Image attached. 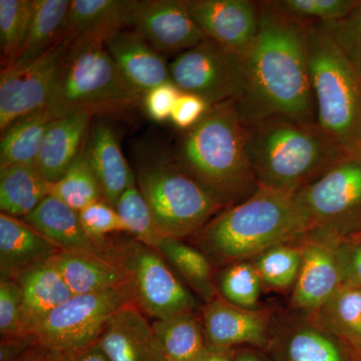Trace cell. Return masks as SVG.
Returning a JSON list of instances; mask_svg holds the SVG:
<instances>
[{"label":"cell","instance_id":"obj_39","mask_svg":"<svg viewBox=\"0 0 361 361\" xmlns=\"http://www.w3.org/2000/svg\"><path fill=\"white\" fill-rule=\"evenodd\" d=\"M78 215L87 235L108 253L110 243L106 237L113 233L128 232L116 209L104 199L85 207Z\"/></svg>","mask_w":361,"mask_h":361},{"label":"cell","instance_id":"obj_36","mask_svg":"<svg viewBox=\"0 0 361 361\" xmlns=\"http://www.w3.org/2000/svg\"><path fill=\"white\" fill-rule=\"evenodd\" d=\"M33 11V0H0L1 68L20 58Z\"/></svg>","mask_w":361,"mask_h":361},{"label":"cell","instance_id":"obj_24","mask_svg":"<svg viewBox=\"0 0 361 361\" xmlns=\"http://www.w3.org/2000/svg\"><path fill=\"white\" fill-rule=\"evenodd\" d=\"M85 149L104 200L116 208L135 175L123 155L115 130L108 123L99 121L90 130Z\"/></svg>","mask_w":361,"mask_h":361},{"label":"cell","instance_id":"obj_18","mask_svg":"<svg viewBox=\"0 0 361 361\" xmlns=\"http://www.w3.org/2000/svg\"><path fill=\"white\" fill-rule=\"evenodd\" d=\"M94 344L110 361H166L153 327L135 303L113 315Z\"/></svg>","mask_w":361,"mask_h":361},{"label":"cell","instance_id":"obj_15","mask_svg":"<svg viewBox=\"0 0 361 361\" xmlns=\"http://www.w3.org/2000/svg\"><path fill=\"white\" fill-rule=\"evenodd\" d=\"M269 344L282 361H350L345 342L312 316L300 313L272 318Z\"/></svg>","mask_w":361,"mask_h":361},{"label":"cell","instance_id":"obj_51","mask_svg":"<svg viewBox=\"0 0 361 361\" xmlns=\"http://www.w3.org/2000/svg\"><path fill=\"white\" fill-rule=\"evenodd\" d=\"M201 360H202V357L200 358V360H194V361H201ZM166 361H167V360H166Z\"/></svg>","mask_w":361,"mask_h":361},{"label":"cell","instance_id":"obj_44","mask_svg":"<svg viewBox=\"0 0 361 361\" xmlns=\"http://www.w3.org/2000/svg\"><path fill=\"white\" fill-rule=\"evenodd\" d=\"M210 106L201 97L182 92L171 121L180 130H190L201 120Z\"/></svg>","mask_w":361,"mask_h":361},{"label":"cell","instance_id":"obj_31","mask_svg":"<svg viewBox=\"0 0 361 361\" xmlns=\"http://www.w3.org/2000/svg\"><path fill=\"white\" fill-rule=\"evenodd\" d=\"M157 250L205 303L218 294L212 263L197 247L179 239L161 238Z\"/></svg>","mask_w":361,"mask_h":361},{"label":"cell","instance_id":"obj_12","mask_svg":"<svg viewBox=\"0 0 361 361\" xmlns=\"http://www.w3.org/2000/svg\"><path fill=\"white\" fill-rule=\"evenodd\" d=\"M70 47V42L63 37L32 63L1 68V133L23 116L47 108Z\"/></svg>","mask_w":361,"mask_h":361},{"label":"cell","instance_id":"obj_26","mask_svg":"<svg viewBox=\"0 0 361 361\" xmlns=\"http://www.w3.org/2000/svg\"><path fill=\"white\" fill-rule=\"evenodd\" d=\"M52 259L73 295L97 293L130 282L116 261L92 252L61 251Z\"/></svg>","mask_w":361,"mask_h":361},{"label":"cell","instance_id":"obj_21","mask_svg":"<svg viewBox=\"0 0 361 361\" xmlns=\"http://www.w3.org/2000/svg\"><path fill=\"white\" fill-rule=\"evenodd\" d=\"M94 114L77 110L54 121L44 135L37 168L51 184L58 182L80 155Z\"/></svg>","mask_w":361,"mask_h":361},{"label":"cell","instance_id":"obj_50","mask_svg":"<svg viewBox=\"0 0 361 361\" xmlns=\"http://www.w3.org/2000/svg\"><path fill=\"white\" fill-rule=\"evenodd\" d=\"M355 351H357L358 353V355H360V357H361V346H360V348H358L357 349H356Z\"/></svg>","mask_w":361,"mask_h":361},{"label":"cell","instance_id":"obj_43","mask_svg":"<svg viewBox=\"0 0 361 361\" xmlns=\"http://www.w3.org/2000/svg\"><path fill=\"white\" fill-rule=\"evenodd\" d=\"M342 285L361 288V242L345 240L336 244Z\"/></svg>","mask_w":361,"mask_h":361},{"label":"cell","instance_id":"obj_28","mask_svg":"<svg viewBox=\"0 0 361 361\" xmlns=\"http://www.w3.org/2000/svg\"><path fill=\"white\" fill-rule=\"evenodd\" d=\"M66 115L44 108L23 116L1 133L0 166L37 164L40 147L51 123Z\"/></svg>","mask_w":361,"mask_h":361},{"label":"cell","instance_id":"obj_42","mask_svg":"<svg viewBox=\"0 0 361 361\" xmlns=\"http://www.w3.org/2000/svg\"><path fill=\"white\" fill-rule=\"evenodd\" d=\"M180 92L172 80L157 85L147 92L142 104L149 118L160 123L171 120Z\"/></svg>","mask_w":361,"mask_h":361},{"label":"cell","instance_id":"obj_29","mask_svg":"<svg viewBox=\"0 0 361 361\" xmlns=\"http://www.w3.org/2000/svg\"><path fill=\"white\" fill-rule=\"evenodd\" d=\"M152 327L167 361L200 360L208 346L202 320L194 310L156 319Z\"/></svg>","mask_w":361,"mask_h":361},{"label":"cell","instance_id":"obj_1","mask_svg":"<svg viewBox=\"0 0 361 361\" xmlns=\"http://www.w3.org/2000/svg\"><path fill=\"white\" fill-rule=\"evenodd\" d=\"M260 2L255 42L244 59L245 92L237 106L245 125L272 116L316 123L308 66L310 23L296 20L271 1Z\"/></svg>","mask_w":361,"mask_h":361},{"label":"cell","instance_id":"obj_35","mask_svg":"<svg viewBox=\"0 0 361 361\" xmlns=\"http://www.w3.org/2000/svg\"><path fill=\"white\" fill-rule=\"evenodd\" d=\"M219 296L245 310H257L263 284L251 261L232 263L215 275Z\"/></svg>","mask_w":361,"mask_h":361},{"label":"cell","instance_id":"obj_13","mask_svg":"<svg viewBox=\"0 0 361 361\" xmlns=\"http://www.w3.org/2000/svg\"><path fill=\"white\" fill-rule=\"evenodd\" d=\"M129 28L161 54H182L208 39L184 0L135 1Z\"/></svg>","mask_w":361,"mask_h":361},{"label":"cell","instance_id":"obj_5","mask_svg":"<svg viewBox=\"0 0 361 361\" xmlns=\"http://www.w3.org/2000/svg\"><path fill=\"white\" fill-rule=\"evenodd\" d=\"M308 66L316 123L348 157L361 158V77L325 23H310Z\"/></svg>","mask_w":361,"mask_h":361},{"label":"cell","instance_id":"obj_22","mask_svg":"<svg viewBox=\"0 0 361 361\" xmlns=\"http://www.w3.org/2000/svg\"><path fill=\"white\" fill-rule=\"evenodd\" d=\"M135 1L71 0L63 37L71 44L104 42L116 30L129 27Z\"/></svg>","mask_w":361,"mask_h":361},{"label":"cell","instance_id":"obj_16","mask_svg":"<svg viewBox=\"0 0 361 361\" xmlns=\"http://www.w3.org/2000/svg\"><path fill=\"white\" fill-rule=\"evenodd\" d=\"M337 243L302 240V263L290 298V308L294 312L314 315L342 286Z\"/></svg>","mask_w":361,"mask_h":361},{"label":"cell","instance_id":"obj_23","mask_svg":"<svg viewBox=\"0 0 361 361\" xmlns=\"http://www.w3.org/2000/svg\"><path fill=\"white\" fill-rule=\"evenodd\" d=\"M61 252L23 220L0 214L1 277L16 279L33 266L42 264Z\"/></svg>","mask_w":361,"mask_h":361},{"label":"cell","instance_id":"obj_45","mask_svg":"<svg viewBox=\"0 0 361 361\" xmlns=\"http://www.w3.org/2000/svg\"><path fill=\"white\" fill-rule=\"evenodd\" d=\"M49 355L52 361H110L96 344L77 353L61 355Z\"/></svg>","mask_w":361,"mask_h":361},{"label":"cell","instance_id":"obj_19","mask_svg":"<svg viewBox=\"0 0 361 361\" xmlns=\"http://www.w3.org/2000/svg\"><path fill=\"white\" fill-rule=\"evenodd\" d=\"M104 44L123 77L142 96L157 85L172 80L170 68L161 52L132 28L116 30Z\"/></svg>","mask_w":361,"mask_h":361},{"label":"cell","instance_id":"obj_33","mask_svg":"<svg viewBox=\"0 0 361 361\" xmlns=\"http://www.w3.org/2000/svg\"><path fill=\"white\" fill-rule=\"evenodd\" d=\"M302 240L281 244L268 249L257 257L252 259L263 287L274 291L293 288L301 263H302Z\"/></svg>","mask_w":361,"mask_h":361},{"label":"cell","instance_id":"obj_14","mask_svg":"<svg viewBox=\"0 0 361 361\" xmlns=\"http://www.w3.org/2000/svg\"><path fill=\"white\" fill-rule=\"evenodd\" d=\"M192 18L209 39L245 59L255 42L260 2L251 0H187Z\"/></svg>","mask_w":361,"mask_h":361},{"label":"cell","instance_id":"obj_10","mask_svg":"<svg viewBox=\"0 0 361 361\" xmlns=\"http://www.w3.org/2000/svg\"><path fill=\"white\" fill-rule=\"evenodd\" d=\"M109 255L127 272L144 314L163 319L196 308V299L157 249L133 238L110 244Z\"/></svg>","mask_w":361,"mask_h":361},{"label":"cell","instance_id":"obj_41","mask_svg":"<svg viewBox=\"0 0 361 361\" xmlns=\"http://www.w3.org/2000/svg\"><path fill=\"white\" fill-rule=\"evenodd\" d=\"M0 334L2 338L25 336L23 330V301L16 279H0Z\"/></svg>","mask_w":361,"mask_h":361},{"label":"cell","instance_id":"obj_49","mask_svg":"<svg viewBox=\"0 0 361 361\" xmlns=\"http://www.w3.org/2000/svg\"><path fill=\"white\" fill-rule=\"evenodd\" d=\"M349 240H353V241L356 242H361V233H360V234L356 235V236L353 237V238Z\"/></svg>","mask_w":361,"mask_h":361},{"label":"cell","instance_id":"obj_11","mask_svg":"<svg viewBox=\"0 0 361 361\" xmlns=\"http://www.w3.org/2000/svg\"><path fill=\"white\" fill-rule=\"evenodd\" d=\"M169 68L180 92L201 97L210 106L240 102L245 92L244 59L209 39L178 54Z\"/></svg>","mask_w":361,"mask_h":361},{"label":"cell","instance_id":"obj_7","mask_svg":"<svg viewBox=\"0 0 361 361\" xmlns=\"http://www.w3.org/2000/svg\"><path fill=\"white\" fill-rule=\"evenodd\" d=\"M135 180L161 238L194 236L226 209L179 165L164 158L142 164Z\"/></svg>","mask_w":361,"mask_h":361},{"label":"cell","instance_id":"obj_34","mask_svg":"<svg viewBox=\"0 0 361 361\" xmlns=\"http://www.w3.org/2000/svg\"><path fill=\"white\" fill-rule=\"evenodd\" d=\"M51 195L78 212L104 199L101 186L85 148L66 174L58 182L51 184Z\"/></svg>","mask_w":361,"mask_h":361},{"label":"cell","instance_id":"obj_20","mask_svg":"<svg viewBox=\"0 0 361 361\" xmlns=\"http://www.w3.org/2000/svg\"><path fill=\"white\" fill-rule=\"evenodd\" d=\"M23 301V330L32 336L44 318L73 296L54 259L30 268L16 278Z\"/></svg>","mask_w":361,"mask_h":361},{"label":"cell","instance_id":"obj_32","mask_svg":"<svg viewBox=\"0 0 361 361\" xmlns=\"http://www.w3.org/2000/svg\"><path fill=\"white\" fill-rule=\"evenodd\" d=\"M312 317L355 350L361 346L360 287L342 285Z\"/></svg>","mask_w":361,"mask_h":361},{"label":"cell","instance_id":"obj_9","mask_svg":"<svg viewBox=\"0 0 361 361\" xmlns=\"http://www.w3.org/2000/svg\"><path fill=\"white\" fill-rule=\"evenodd\" d=\"M135 303L130 283L97 293L73 295L33 330L35 345L49 355L77 353L96 343L109 320Z\"/></svg>","mask_w":361,"mask_h":361},{"label":"cell","instance_id":"obj_2","mask_svg":"<svg viewBox=\"0 0 361 361\" xmlns=\"http://www.w3.org/2000/svg\"><path fill=\"white\" fill-rule=\"evenodd\" d=\"M305 236L295 195L259 187L250 198L218 213L193 238L212 265L222 268Z\"/></svg>","mask_w":361,"mask_h":361},{"label":"cell","instance_id":"obj_4","mask_svg":"<svg viewBox=\"0 0 361 361\" xmlns=\"http://www.w3.org/2000/svg\"><path fill=\"white\" fill-rule=\"evenodd\" d=\"M245 126L259 187L295 195L348 157L316 123L272 116Z\"/></svg>","mask_w":361,"mask_h":361},{"label":"cell","instance_id":"obj_38","mask_svg":"<svg viewBox=\"0 0 361 361\" xmlns=\"http://www.w3.org/2000/svg\"><path fill=\"white\" fill-rule=\"evenodd\" d=\"M282 13L306 23H336L345 18L357 0H274Z\"/></svg>","mask_w":361,"mask_h":361},{"label":"cell","instance_id":"obj_8","mask_svg":"<svg viewBox=\"0 0 361 361\" xmlns=\"http://www.w3.org/2000/svg\"><path fill=\"white\" fill-rule=\"evenodd\" d=\"M305 238L345 241L361 233V158L345 157L295 194Z\"/></svg>","mask_w":361,"mask_h":361},{"label":"cell","instance_id":"obj_30","mask_svg":"<svg viewBox=\"0 0 361 361\" xmlns=\"http://www.w3.org/2000/svg\"><path fill=\"white\" fill-rule=\"evenodd\" d=\"M71 4V0H33L27 37L20 58L11 66L32 63L63 39Z\"/></svg>","mask_w":361,"mask_h":361},{"label":"cell","instance_id":"obj_25","mask_svg":"<svg viewBox=\"0 0 361 361\" xmlns=\"http://www.w3.org/2000/svg\"><path fill=\"white\" fill-rule=\"evenodd\" d=\"M21 220L61 251H87L111 258L85 232L78 211L54 195H49Z\"/></svg>","mask_w":361,"mask_h":361},{"label":"cell","instance_id":"obj_48","mask_svg":"<svg viewBox=\"0 0 361 361\" xmlns=\"http://www.w3.org/2000/svg\"><path fill=\"white\" fill-rule=\"evenodd\" d=\"M233 361H266L262 356L259 355L257 353L252 349L244 348L235 351L233 356Z\"/></svg>","mask_w":361,"mask_h":361},{"label":"cell","instance_id":"obj_40","mask_svg":"<svg viewBox=\"0 0 361 361\" xmlns=\"http://www.w3.org/2000/svg\"><path fill=\"white\" fill-rule=\"evenodd\" d=\"M325 25L339 49L361 77V0H357L345 18L336 23Z\"/></svg>","mask_w":361,"mask_h":361},{"label":"cell","instance_id":"obj_3","mask_svg":"<svg viewBox=\"0 0 361 361\" xmlns=\"http://www.w3.org/2000/svg\"><path fill=\"white\" fill-rule=\"evenodd\" d=\"M178 165L225 208L256 193L259 185L247 151V129L237 102L211 106L188 130L180 144Z\"/></svg>","mask_w":361,"mask_h":361},{"label":"cell","instance_id":"obj_37","mask_svg":"<svg viewBox=\"0 0 361 361\" xmlns=\"http://www.w3.org/2000/svg\"><path fill=\"white\" fill-rule=\"evenodd\" d=\"M115 209L135 240L157 248L161 237L157 232L148 203L137 187V180H133L123 192Z\"/></svg>","mask_w":361,"mask_h":361},{"label":"cell","instance_id":"obj_6","mask_svg":"<svg viewBox=\"0 0 361 361\" xmlns=\"http://www.w3.org/2000/svg\"><path fill=\"white\" fill-rule=\"evenodd\" d=\"M144 96L123 77L103 42L71 44L47 108L118 114L134 110Z\"/></svg>","mask_w":361,"mask_h":361},{"label":"cell","instance_id":"obj_27","mask_svg":"<svg viewBox=\"0 0 361 361\" xmlns=\"http://www.w3.org/2000/svg\"><path fill=\"white\" fill-rule=\"evenodd\" d=\"M51 194V184L37 164L0 166L1 213L23 219Z\"/></svg>","mask_w":361,"mask_h":361},{"label":"cell","instance_id":"obj_17","mask_svg":"<svg viewBox=\"0 0 361 361\" xmlns=\"http://www.w3.org/2000/svg\"><path fill=\"white\" fill-rule=\"evenodd\" d=\"M202 324L207 344L213 348H264L270 343L272 318L266 311L238 307L219 295L206 303Z\"/></svg>","mask_w":361,"mask_h":361},{"label":"cell","instance_id":"obj_46","mask_svg":"<svg viewBox=\"0 0 361 361\" xmlns=\"http://www.w3.org/2000/svg\"><path fill=\"white\" fill-rule=\"evenodd\" d=\"M234 349H223L207 346L201 361H233Z\"/></svg>","mask_w":361,"mask_h":361},{"label":"cell","instance_id":"obj_47","mask_svg":"<svg viewBox=\"0 0 361 361\" xmlns=\"http://www.w3.org/2000/svg\"><path fill=\"white\" fill-rule=\"evenodd\" d=\"M14 361H52L45 351L37 346H32Z\"/></svg>","mask_w":361,"mask_h":361}]
</instances>
